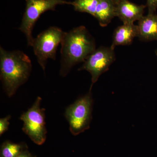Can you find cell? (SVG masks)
<instances>
[{
  "instance_id": "6da1fadb",
  "label": "cell",
  "mask_w": 157,
  "mask_h": 157,
  "mask_svg": "<svg viewBox=\"0 0 157 157\" xmlns=\"http://www.w3.org/2000/svg\"><path fill=\"white\" fill-rule=\"evenodd\" d=\"M61 44L60 75L63 77L75 65L85 61L96 49L94 39L83 26L65 32Z\"/></svg>"
},
{
  "instance_id": "7a4b0ae2",
  "label": "cell",
  "mask_w": 157,
  "mask_h": 157,
  "mask_svg": "<svg viewBox=\"0 0 157 157\" xmlns=\"http://www.w3.org/2000/svg\"><path fill=\"white\" fill-rule=\"evenodd\" d=\"M32 65L30 59L20 50L7 51L0 47V78L7 94H15L18 88L28 80Z\"/></svg>"
},
{
  "instance_id": "3957f363",
  "label": "cell",
  "mask_w": 157,
  "mask_h": 157,
  "mask_svg": "<svg viewBox=\"0 0 157 157\" xmlns=\"http://www.w3.org/2000/svg\"><path fill=\"white\" fill-rule=\"evenodd\" d=\"M92 89L85 95L79 98L67 108L65 116L70 125V132L77 135L90 128L92 118L94 101L92 96Z\"/></svg>"
},
{
  "instance_id": "277c9868",
  "label": "cell",
  "mask_w": 157,
  "mask_h": 157,
  "mask_svg": "<svg viewBox=\"0 0 157 157\" xmlns=\"http://www.w3.org/2000/svg\"><path fill=\"white\" fill-rule=\"evenodd\" d=\"M65 33L58 27H51L34 39L32 47L34 54L44 71L48 59H56L57 48L61 43Z\"/></svg>"
},
{
  "instance_id": "5b68a950",
  "label": "cell",
  "mask_w": 157,
  "mask_h": 157,
  "mask_svg": "<svg viewBox=\"0 0 157 157\" xmlns=\"http://www.w3.org/2000/svg\"><path fill=\"white\" fill-rule=\"evenodd\" d=\"M26 8L19 29L25 35L29 46H32V32L35 23L45 11L55 10L58 5H71L64 0H25Z\"/></svg>"
},
{
  "instance_id": "8992f818",
  "label": "cell",
  "mask_w": 157,
  "mask_h": 157,
  "mask_svg": "<svg viewBox=\"0 0 157 157\" xmlns=\"http://www.w3.org/2000/svg\"><path fill=\"white\" fill-rule=\"evenodd\" d=\"M42 98L38 97L32 107L20 117L24 122L22 131L33 142L41 145L46 139L45 109L41 108Z\"/></svg>"
},
{
  "instance_id": "52a82bcc",
  "label": "cell",
  "mask_w": 157,
  "mask_h": 157,
  "mask_svg": "<svg viewBox=\"0 0 157 157\" xmlns=\"http://www.w3.org/2000/svg\"><path fill=\"white\" fill-rule=\"evenodd\" d=\"M114 50L111 47L101 46L90 55L78 70L88 71L92 76V89L101 74L107 71L115 60Z\"/></svg>"
},
{
  "instance_id": "ba28073f",
  "label": "cell",
  "mask_w": 157,
  "mask_h": 157,
  "mask_svg": "<svg viewBox=\"0 0 157 157\" xmlns=\"http://www.w3.org/2000/svg\"><path fill=\"white\" fill-rule=\"evenodd\" d=\"M146 7L136 5L128 0H121L116 6V17H118L123 24H134L143 17Z\"/></svg>"
},
{
  "instance_id": "9c48e42d",
  "label": "cell",
  "mask_w": 157,
  "mask_h": 157,
  "mask_svg": "<svg viewBox=\"0 0 157 157\" xmlns=\"http://www.w3.org/2000/svg\"><path fill=\"white\" fill-rule=\"evenodd\" d=\"M138 36L140 40L157 41V14H147L138 21Z\"/></svg>"
},
{
  "instance_id": "30bf717a",
  "label": "cell",
  "mask_w": 157,
  "mask_h": 157,
  "mask_svg": "<svg viewBox=\"0 0 157 157\" xmlns=\"http://www.w3.org/2000/svg\"><path fill=\"white\" fill-rule=\"evenodd\" d=\"M138 36L137 26L134 24H124L118 27L114 31L111 46L114 50L118 45H129L132 44L133 39Z\"/></svg>"
},
{
  "instance_id": "8fae6325",
  "label": "cell",
  "mask_w": 157,
  "mask_h": 157,
  "mask_svg": "<svg viewBox=\"0 0 157 157\" xmlns=\"http://www.w3.org/2000/svg\"><path fill=\"white\" fill-rule=\"evenodd\" d=\"M116 6L111 0H99L94 17L100 25H108L113 17H116Z\"/></svg>"
},
{
  "instance_id": "7c38bea8",
  "label": "cell",
  "mask_w": 157,
  "mask_h": 157,
  "mask_svg": "<svg viewBox=\"0 0 157 157\" xmlns=\"http://www.w3.org/2000/svg\"><path fill=\"white\" fill-rule=\"evenodd\" d=\"M25 149V145L6 141L1 147V157H16Z\"/></svg>"
},
{
  "instance_id": "4fadbf2b",
  "label": "cell",
  "mask_w": 157,
  "mask_h": 157,
  "mask_svg": "<svg viewBox=\"0 0 157 157\" xmlns=\"http://www.w3.org/2000/svg\"><path fill=\"white\" fill-rule=\"evenodd\" d=\"M99 0H75L71 5L76 11L88 13L94 16Z\"/></svg>"
},
{
  "instance_id": "5bb4252c",
  "label": "cell",
  "mask_w": 157,
  "mask_h": 157,
  "mask_svg": "<svg viewBox=\"0 0 157 157\" xmlns=\"http://www.w3.org/2000/svg\"><path fill=\"white\" fill-rule=\"evenodd\" d=\"M11 118V116L9 115L6 117L0 119V135H2L9 129V120Z\"/></svg>"
},
{
  "instance_id": "9a60e30c",
  "label": "cell",
  "mask_w": 157,
  "mask_h": 157,
  "mask_svg": "<svg viewBox=\"0 0 157 157\" xmlns=\"http://www.w3.org/2000/svg\"><path fill=\"white\" fill-rule=\"evenodd\" d=\"M146 6L148 8V14H155L157 9V0H147Z\"/></svg>"
},
{
  "instance_id": "2e32d148",
  "label": "cell",
  "mask_w": 157,
  "mask_h": 157,
  "mask_svg": "<svg viewBox=\"0 0 157 157\" xmlns=\"http://www.w3.org/2000/svg\"><path fill=\"white\" fill-rule=\"evenodd\" d=\"M34 157L31 155L30 153L27 150L25 149L24 151H23L17 157Z\"/></svg>"
},
{
  "instance_id": "e0dca14e",
  "label": "cell",
  "mask_w": 157,
  "mask_h": 157,
  "mask_svg": "<svg viewBox=\"0 0 157 157\" xmlns=\"http://www.w3.org/2000/svg\"><path fill=\"white\" fill-rule=\"evenodd\" d=\"M111 1L114 3V5L116 6L117 4H118V3L121 1V0H111Z\"/></svg>"
},
{
  "instance_id": "ac0fdd59",
  "label": "cell",
  "mask_w": 157,
  "mask_h": 157,
  "mask_svg": "<svg viewBox=\"0 0 157 157\" xmlns=\"http://www.w3.org/2000/svg\"><path fill=\"white\" fill-rule=\"evenodd\" d=\"M156 54H157V50L156 51Z\"/></svg>"
}]
</instances>
